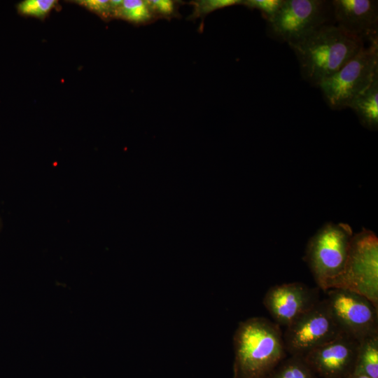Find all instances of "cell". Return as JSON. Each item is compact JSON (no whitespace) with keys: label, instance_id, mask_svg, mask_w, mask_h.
<instances>
[{"label":"cell","instance_id":"obj_1","mask_svg":"<svg viewBox=\"0 0 378 378\" xmlns=\"http://www.w3.org/2000/svg\"><path fill=\"white\" fill-rule=\"evenodd\" d=\"M288 46L298 59L302 77L314 87L337 72L365 47L361 38L328 24Z\"/></svg>","mask_w":378,"mask_h":378},{"label":"cell","instance_id":"obj_2","mask_svg":"<svg viewBox=\"0 0 378 378\" xmlns=\"http://www.w3.org/2000/svg\"><path fill=\"white\" fill-rule=\"evenodd\" d=\"M233 347V378H267L287 354L280 326L262 316L239 323Z\"/></svg>","mask_w":378,"mask_h":378},{"label":"cell","instance_id":"obj_3","mask_svg":"<svg viewBox=\"0 0 378 378\" xmlns=\"http://www.w3.org/2000/svg\"><path fill=\"white\" fill-rule=\"evenodd\" d=\"M354 234L345 223H327L309 240L304 260L318 288H335L344 273Z\"/></svg>","mask_w":378,"mask_h":378},{"label":"cell","instance_id":"obj_4","mask_svg":"<svg viewBox=\"0 0 378 378\" xmlns=\"http://www.w3.org/2000/svg\"><path fill=\"white\" fill-rule=\"evenodd\" d=\"M378 76V39L371 41L337 72L319 85L324 99L332 110L350 104L371 85Z\"/></svg>","mask_w":378,"mask_h":378},{"label":"cell","instance_id":"obj_5","mask_svg":"<svg viewBox=\"0 0 378 378\" xmlns=\"http://www.w3.org/2000/svg\"><path fill=\"white\" fill-rule=\"evenodd\" d=\"M325 291L326 304L343 334L357 342L378 334L377 304L351 289L332 288Z\"/></svg>","mask_w":378,"mask_h":378},{"label":"cell","instance_id":"obj_6","mask_svg":"<svg viewBox=\"0 0 378 378\" xmlns=\"http://www.w3.org/2000/svg\"><path fill=\"white\" fill-rule=\"evenodd\" d=\"M330 5L323 0H284L275 17L267 22L268 35L294 43L326 24Z\"/></svg>","mask_w":378,"mask_h":378},{"label":"cell","instance_id":"obj_7","mask_svg":"<svg viewBox=\"0 0 378 378\" xmlns=\"http://www.w3.org/2000/svg\"><path fill=\"white\" fill-rule=\"evenodd\" d=\"M341 335L343 333L323 299L286 326L283 338L286 353L304 357Z\"/></svg>","mask_w":378,"mask_h":378},{"label":"cell","instance_id":"obj_8","mask_svg":"<svg viewBox=\"0 0 378 378\" xmlns=\"http://www.w3.org/2000/svg\"><path fill=\"white\" fill-rule=\"evenodd\" d=\"M319 300L318 288L302 282H290L270 287L262 304L274 323L286 328Z\"/></svg>","mask_w":378,"mask_h":378},{"label":"cell","instance_id":"obj_9","mask_svg":"<svg viewBox=\"0 0 378 378\" xmlns=\"http://www.w3.org/2000/svg\"><path fill=\"white\" fill-rule=\"evenodd\" d=\"M358 342L341 335L316 347L304 358L316 376L346 378L354 369Z\"/></svg>","mask_w":378,"mask_h":378},{"label":"cell","instance_id":"obj_10","mask_svg":"<svg viewBox=\"0 0 378 378\" xmlns=\"http://www.w3.org/2000/svg\"><path fill=\"white\" fill-rule=\"evenodd\" d=\"M331 4L337 27L363 40L378 39L377 1L334 0Z\"/></svg>","mask_w":378,"mask_h":378},{"label":"cell","instance_id":"obj_11","mask_svg":"<svg viewBox=\"0 0 378 378\" xmlns=\"http://www.w3.org/2000/svg\"><path fill=\"white\" fill-rule=\"evenodd\" d=\"M356 114L360 124L371 131L378 128V76L368 88L349 106Z\"/></svg>","mask_w":378,"mask_h":378},{"label":"cell","instance_id":"obj_12","mask_svg":"<svg viewBox=\"0 0 378 378\" xmlns=\"http://www.w3.org/2000/svg\"><path fill=\"white\" fill-rule=\"evenodd\" d=\"M358 349L353 372L370 378H378V334L358 342Z\"/></svg>","mask_w":378,"mask_h":378},{"label":"cell","instance_id":"obj_13","mask_svg":"<svg viewBox=\"0 0 378 378\" xmlns=\"http://www.w3.org/2000/svg\"><path fill=\"white\" fill-rule=\"evenodd\" d=\"M267 378H316L304 357L290 356L284 359Z\"/></svg>","mask_w":378,"mask_h":378},{"label":"cell","instance_id":"obj_14","mask_svg":"<svg viewBox=\"0 0 378 378\" xmlns=\"http://www.w3.org/2000/svg\"><path fill=\"white\" fill-rule=\"evenodd\" d=\"M153 12L147 1H122L113 11V15L134 23L149 22L153 18Z\"/></svg>","mask_w":378,"mask_h":378},{"label":"cell","instance_id":"obj_15","mask_svg":"<svg viewBox=\"0 0 378 378\" xmlns=\"http://www.w3.org/2000/svg\"><path fill=\"white\" fill-rule=\"evenodd\" d=\"M55 0H25L16 5L18 12L24 15L44 18L55 6Z\"/></svg>","mask_w":378,"mask_h":378},{"label":"cell","instance_id":"obj_16","mask_svg":"<svg viewBox=\"0 0 378 378\" xmlns=\"http://www.w3.org/2000/svg\"><path fill=\"white\" fill-rule=\"evenodd\" d=\"M284 0H246L242 4L251 9H258L267 22H270L276 15Z\"/></svg>","mask_w":378,"mask_h":378},{"label":"cell","instance_id":"obj_17","mask_svg":"<svg viewBox=\"0 0 378 378\" xmlns=\"http://www.w3.org/2000/svg\"><path fill=\"white\" fill-rule=\"evenodd\" d=\"M241 4L242 1L241 0H204L194 1L192 3L194 6V11L192 15L193 18H197L219 8Z\"/></svg>","mask_w":378,"mask_h":378},{"label":"cell","instance_id":"obj_18","mask_svg":"<svg viewBox=\"0 0 378 378\" xmlns=\"http://www.w3.org/2000/svg\"><path fill=\"white\" fill-rule=\"evenodd\" d=\"M80 3L92 10L107 17L113 15V8L111 1L107 0H85Z\"/></svg>","mask_w":378,"mask_h":378},{"label":"cell","instance_id":"obj_19","mask_svg":"<svg viewBox=\"0 0 378 378\" xmlns=\"http://www.w3.org/2000/svg\"><path fill=\"white\" fill-rule=\"evenodd\" d=\"M153 13H155L164 16L172 15L175 10V3L169 0L147 1Z\"/></svg>","mask_w":378,"mask_h":378},{"label":"cell","instance_id":"obj_20","mask_svg":"<svg viewBox=\"0 0 378 378\" xmlns=\"http://www.w3.org/2000/svg\"><path fill=\"white\" fill-rule=\"evenodd\" d=\"M346 378H370V377L364 374L352 372Z\"/></svg>","mask_w":378,"mask_h":378},{"label":"cell","instance_id":"obj_21","mask_svg":"<svg viewBox=\"0 0 378 378\" xmlns=\"http://www.w3.org/2000/svg\"><path fill=\"white\" fill-rule=\"evenodd\" d=\"M2 227H3V220H2V218H1V216L0 214V232L2 230Z\"/></svg>","mask_w":378,"mask_h":378}]
</instances>
